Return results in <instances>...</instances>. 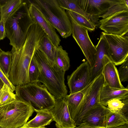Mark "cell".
<instances>
[{
	"mask_svg": "<svg viewBox=\"0 0 128 128\" xmlns=\"http://www.w3.org/2000/svg\"><path fill=\"white\" fill-rule=\"evenodd\" d=\"M44 33L42 28L35 23L30 28L22 46L18 50L12 47L8 79L14 86L30 83L28 70L30 63Z\"/></svg>",
	"mask_w": 128,
	"mask_h": 128,
	"instance_id": "1",
	"label": "cell"
},
{
	"mask_svg": "<svg viewBox=\"0 0 128 128\" xmlns=\"http://www.w3.org/2000/svg\"><path fill=\"white\" fill-rule=\"evenodd\" d=\"M33 56L40 68L38 82L43 83L55 99L64 98L68 93L64 82L65 72L52 65L46 56L38 49Z\"/></svg>",
	"mask_w": 128,
	"mask_h": 128,
	"instance_id": "2",
	"label": "cell"
},
{
	"mask_svg": "<svg viewBox=\"0 0 128 128\" xmlns=\"http://www.w3.org/2000/svg\"><path fill=\"white\" fill-rule=\"evenodd\" d=\"M34 23L28 6L23 2L5 23L6 36L10 40V44L16 50L19 49L25 41L30 28Z\"/></svg>",
	"mask_w": 128,
	"mask_h": 128,
	"instance_id": "3",
	"label": "cell"
},
{
	"mask_svg": "<svg viewBox=\"0 0 128 128\" xmlns=\"http://www.w3.org/2000/svg\"><path fill=\"white\" fill-rule=\"evenodd\" d=\"M56 28L63 38L72 34L71 22L65 10L56 0H31L28 1Z\"/></svg>",
	"mask_w": 128,
	"mask_h": 128,
	"instance_id": "4",
	"label": "cell"
},
{
	"mask_svg": "<svg viewBox=\"0 0 128 128\" xmlns=\"http://www.w3.org/2000/svg\"><path fill=\"white\" fill-rule=\"evenodd\" d=\"M38 82L16 86V96L30 105L34 112L50 111L54 106L56 99L44 85Z\"/></svg>",
	"mask_w": 128,
	"mask_h": 128,
	"instance_id": "5",
	"label": "cell"
},
{
	"mask_svg": "<svg viewBox=\"0 0 128 128\" xmlns=\"http://www.w3.org/2000/svg\"><path fill=\"white\" fill-rule=\"evenodd\" d=\"M34 112L30 105L16 97L14 100L0 105V126L20 128L27 122Z\"/></svg>",
	"mask_w": 128,
	"mask_h": 128,
	"instance_id": "6",
	"label": "cell"
},
{
	"mask_svg": "<svg viewBox=\"0 0 128 128\" xmlns=\"http://www.w3.org/2000/svg\"><path fill=\"white\" fill-rule=\"evenodd\" d=\"M66 12L72 24V37L82 50L91 68L95 63L97 51L89 36L88 30L79 25L67 10Z\"/></svg>",
	"mask_w": 128,
	"mask_h": 128,
	"instance_id": "7",
	"label": "cell"
},
{
	"mask_svg": "<svg viewBox=\"0 0 128 128\" xmlns=\"http://www.w3.org/2000/svg\"><path fill=\"white\" fill-rule=\"evenodd\" d=\"M104 83V80L102 74L93 81L74 116L73 120L76 126L80 125L83 117L89 110L100 104V93Z\"/></svg>",
	"mask_w": 128,
	"mask_h": 128,
	"instance_id": "8",
	"label": "cell"
},
{
	"mask_svg": "<svg viewBox=\"0 0 128 128\" xmlns=\"http://www.w3.org/2000/svg\"><path fill=\"white\" fill-rule=\"evenodd\" d=\"M102 33L108 44V56L109 59L115 65L122 64L128 59V36Z\"/></svg>",
	"mask_w": 128,
	"mask_h": 128,
	"instance_id": "9",
	"label": "cell"
},
{
	"mask_svg": "<svg viewBox=\"0 0 128 128\" xmlns=\"http://www.w3.org/2000/svg\"><path fill=\"white\" fill-rule=\"evenodd\" d=\"M100 28L108 34L128 36V10L116 12L100 20Z\"/></svg>",
	"mask_w": 128,
	"mask_h": 128,
	"instance_id": "10",
	"label": "cell"
},
{
	"mask_svg": "<svg viewBox=\"0 0 128 128\" xmlns=\"http://www.w3.org/2000/svg\"><path fill=\"white\" fill-rule=\"evenodd\" d=\"M91 68L87 61L84 62L67 76L70 94L79 92L90 83Z\"/></svg>",
	"mask_w": 128,
	"mask_h": 128,
	"instance_id": "11",
	"label": "cell"
},
{
	"mask_svg": "<svg viewBox=\"0 0 128 128\" xmlns=\"http://www.w3.org/2000/svg\"><path fill=\"white\" fill-rule=\"evenodd\" d=\"M101 104L94 106L84 114L77 127L78 128H105V119L110 111Z\"/></svg>",
	"mask_w": 128,
	"mask_h": 128,
	"instance_id": "12",
	"label": "cell"
},
{
	"mask_svg": "<svg viewBox=\"0 0 128 128\" xmlns=\"http://www.w3.org/2000/svg\"><path fill=\"white\" fill-rule=\"evenodd\" d=\"M50 112L56 122L57 128H75L76 126L71 118L67 102L64 98L56 99L54 106Z\"/></svg>",
	"mask_w": 128,
	"mask_h": 128,
	"instance_id": "13",
	"label": "cell"
},
{
	"mask_svg": "<svg viewBox=\"0 0 128 128\" xmlns=\"http://www.w3.org/2000/svg\"><path fill=\"white\" fill-rule=\"evenodd\" d=\"M80 7L86 13L98 17L116 4L124 3V0H76Z\"/></svg>",
	"mask_w": 128,
	"mask_h": 128,
	"instance_id": "14",
	"label": "cell"
},
{
	"mask_svg": "<svg viewBox=\"0 0 128 128\" xmlns=\"http://www.w3.org/2000/svg\"><path fill=\"white\" fill-rule=\"evenodd\" d=\"M95 47L97 53L94 65L91 69L90 83L102 74L105 64V56H108V44L102 33Z\"/></svg>",
	"mask_w": 128,
	"mask_h": 128,
	"instance_id": "15",
	"label": "cell"
},
{
	"mask_svg": "<svg viewBox=\"0 0 128 128\" xmlns=\"http://www.w3.org/2000/svg\"><path fill=\"white\" fill-rule=\"evenodd\" d=\"M28 10L34 23H37L42 28L56 47L58 46L61 40L54 27L38 10L30 4L28 6Z\"/></svg>",
	"mask_w": 128,
	"mask_h": 128,
	"instance_id": "16",
	"label": "cell"
},
{
	"mask_svg": "<svg viewBox=\"0 0 128 128\" xmlns=\"http://www.w3.org/2000/svg\"><path fill=\"white\" fill-rule=\"evenodd\" d=\"M105 64L102 72L104 83L114 88H125L120 81L118 70L114 64L111 62L108 56H105Z\"/></svg>",
	"mask_w": 128,
	"mask_h": 128,
	"instance_id": "17",
	"label": "cell"
},
{
	"mask_svg": "<svg viewBox=\"0 0 128 128\" xmlns=\"http://www.w3.org/2000/svg\"><path fill=\"white\" fill-rule=\"evenodd\" d=\"M128 95V88L119 89L111 88L104 83L100 96V104L106 106L110 100Z\"/></svg>",
	"mask_w": 128,
	"mask_h": 128,
	"instance_id": "18",
	"label": "cell"
},
{
	"mask_svg": "<svg viewBox=\"0 0 128 128\" xmlns=\"http://www.w3.org/2000/svg\"><path fill=\"white\" fill-rule=\"evenodd\" d=\"M93 81L82 90L74 93L70 94L69 95L67 94L64 98L67 102L70 116L73 120L78 108Z\"/></svg>",
	"mask_w": 128,
	"mask_h": 128,
	"instance_id": "19",
	"label": "cell"
},
{
	"mask_svg": "<svg viewBox=\"0 0 128 128\" xmlns=\"http://www.w3.org/2000/svg\"><path fill=\"white\" fill-rule=\"evenodd\" d=\"M36 112L35 117L22 126L32 128L45 127L53 121V117L49 110H42Z\"/></svg>",
	"mask_w": 128,
	"mask_h": 128,
	"instance_id": "20",
	"label": "cell"
},
{
	"mask_svg": "<svg viewBox=\"0 0 128 128\" xmlns=\"http://www.w3.org/2000/svg\"><path fill=\"white\" fill-rule=\"evenodd\" d=\"M60 6L66 10L73 11L86 18L96 26L98 17L93 16L86 12L78 5L76 0H57Z\"/></svg>",
	"mask_w": 128,
	"mask_h": 128,
	"instance_id": "21",
	"label": "cell"
},
{
	"mask_svg": "<svg viewBox=\"0 0 128 128\" xmlns=\"http://www.w3.org/2000/svg\"><path fill=\"white\" fill-rule=\"evenodd\" d=\"M106 107L110 111L120 113L128 120V95L109 100Z\"/></svg>",
	"mask_w": 128,
	"mask_h": 128,
	"instance_id": "22",
	"label": "cell"
},
{
	"mask_svg": "<svg viewBox=\"0 0 128 128\" xmlns=\"http://www.w3.org/2000/svg\"><path fill=\"white\" fill-rule=\"evenodd\" d=\"M56 48L45 33L40 42L38 49L46 56L53 66H54V58Z\"/></svg>",
	"mask_w": 128,
	"mask_h": 128,
	"instance_id": "23",
	"label": "cell"
},
{
	"mask_svg": "<svg viewBox=\"0 0 128 128\" xmlns=\"http://www.w3.org/2000/svg\"><path fill=\"white\" fill-rule=\"evenodd\" d=\"M55 66L58 70L65 72L70 67L68 53L61 46L56 48L54 58Z\"/></svg>",
	"mask_w": 128,
	"mask_h": 128,
	"instance_id": "24",
	"label": "cell"
},
{
	"mask_svg": "<svg viewBox=\"0 0 128 128\" xmlns=\"http://www.w3.org/2000/svg\"><path fill=\"white\" fill-rule=\"evenodd\" d=\"M128 124V120L120 113L110 110L105 119V128H113Z\"/></svg>",
	"mask_w": 128,
	"mask_h": 128,
	"instance_id": "25",
	"label": "cell"
},
{
	"mask_svg": "<svg viewBox=\"0 0 128 128\" xmlns=\"http://www.w3.org/2000/svg\"><path fill=\"white\" fill-rule=\"evenodd\" d=\"M23 2L22 0H6L5 2L0 6V20L6 23L10 16Z\"/></svg>",
	"mask_w": 128,
	"mask_h": 128,
	"instance_id": "26",
	"label": "cell"
},
{
	"mask_svg": "<svg viewBox=\"0 0 128 128\" xmlns=\"http://www.w3.org/2000/svg\"><path fill=\"white\" fill-rule=\"evenodd\" d=\"M12 62L11 51L5 52L0 49V67L8 78Z\"/></svg>",
	"mask_w": 128,
	"mask_h": 128,
	"instance_id": "27",
	"label": "cell"
},
{
	"mask_svg": "<svg viewBox=\"0 0 128 128\" xmlns=\"http://www.w3.org/2000/svg\"><path fill=\"white\" fill-rule=\"evenodd\" d=\"M67 10L79 25L86 28L90 31L94 30L96 26L92 22L77 13L72 11Z\"/></svg>",
	"mask_w": 128,
	"mask_h": 128,
	"instance_id": "28",
	"label": "cell"
},
{
	"mask_svg": "<svg viewBox=\"0 0 128 128\" xmlns=\"http://www.w3.org/2000/svg\"><path fill=\"white\" fill-rule=\"evenodd\" d=\"M16 98L15 94L7 85L4 84L0 90V105L10 102L14 100Z\"/></svg>",
	"mask_w": 128,
	"mask_h": 128,
	"instance_id": "29",
	"label": "cell"
},
{
	"mask_svg": "<svg viewBox=\"0 0 128 128\" xmlns=\"http://www.w3.org/2000/svg\"><path fill=\"white\" fill-rule=\"evenodd\" d=\"M40 71L39 66L33 56L30 63L28 70L30 83H35L38 82V80Z\"/></svg>",
	"mask_w": 128,
	"mask_h": 128,
	"instance_id": "30",
	"label": "cell"
},
{
	"mask_svg": "<svg viewBox=\"0 0 128 128\" xmlns=\"http://www.w3.org/2000/svg\"><path fill=\"white\" fill-rule=\"evenodd\" d=\"M118 74L121 82L128 81V59L124 62L119 68Z\"/></svg>",
	"mask_w": 128,
	"mask_h": 128,
	"instance_id": "31",
	"label": "cell"
},
{
	"mask_svg": "<svg viewBox=\"0 0 128 128\" xmlns=\"http://www.w3.org/2000/svg\"><path fill=\"white\" fill-rule=\"evenodd\" d=\"M126 10H128V7L124 2V3L118 4L113 6L105 14L98 16V18H102V19L116 12Z\"/></svg>",
	"mask_w": 128,
	"mask_h": 128,
	"instance_id": "32",
	"label": "cell"
},
{
	"mask_svg": "<svg viewBox=\"0 0 128 128\" xmlns=\"http://www.w3.org/2000/svg\"><path fill=\"white\" fill-rule=\"evenodd\" d=\"M0 78L4 83L7 85L12 91L13 92L16 90L15 86H14L8 78L6 76L0 67Z\"/></svg>",
	"mask_w": 128,
	"mask_h": 128,
	"instance_id": "33",
	"label": "cell"
},
{
	"mask_svg": "<svg viewBox=\"0 0 128 128\" xmlns=\"http://www.w3.org/2000/svg\"><path fill=\"white\" fill-rule=\"evenodd\" d=\"M5 23L0 20V40H3L6 36L5 29Z\"/></svg>",
	"mask_w": 128,
	"mask_h": 128,
	"instance_id": "34",
	"label": "cell"
},
{
	"mask_svg": "<svg viewBox=\"0 0 128 128\" xmlns=\"http://www.w3.org/2000/svg\"><path fill=\"white\" fill-rule=\"evenodd\" d=\"M113 128H128V124H126L124 125Z\"/></svg>",
	"mask_w": 128,
	"mask_h": 128,
	"instance_id": "35",
	"label": "cell"
},
{
	"mask_svg": "<svg viewBox=\"0 0 128 128\" xmlns=\"http://www.w3.org/2000/svg\"><path fill=\"white\" fill-rule=\"evenodd\" d=\"M4 83L0 78V90L3 87Z\"/></svg>",
	"mask_w": 128,
	"mask_h": 128,
	"instance_id": "36",
	"label": "cell"
},
{
	"mask_svg": "<svg viewBox=\"0 0 128 128\" xmlns=\"http://www.w3.org/2000/svg\"><path fill=\"white\" fill-rule=\"evenodd\" d=\"M124 0L125 4L128 7V0Z\"/></svg>",
	"mask_w": 128,
	"mask_h": 128,
	"instance_id": "37",
	"label": "cell"
},
{
	"mask_svg": "<svg viewBox=\"0 0 128 128\" xmlns=\"http://www.w3.org/2000/svg\"><path fill=\"white\" fill-rule=\"evenodd\" d=\"M20 128H24L22 126Z\"/></svg>",
	"mask_w": 128,
	"mask_h": 128,
	"instance_id": "38",
	"label": "cell"
},
{
	"mask_svg": "<svg viewBox=\"0 0 128 128\" xmlns=\"http://www.w3.org/2000/svg\"><path fill=\"white\" fill-rule=\"evenodd\" d=\"M45 128V127H43V128Z\"/></svg>",
	"mask_w": 128,
	"mask_h": 128,
	"instance_id": "39",
	"label": "cell"
},
{
	"mask_svg": "<svg viewBox=\"0 0 128 128\" xmlns=\"http://www.w3.org/2000/svg\"><path fill=\"white\" fill-rule=\"evenodd\" d=\"M0 128H3L2 127L0 126Z\"/></svg>",
	"mask_w": 128,
	"mask_h": 128,
	"instance_id": "40",
	"label": "cell"
},
{
	"mask_svg": "<svg viewBox=\"0 0 128 128\" xmlns=\"http://www.w3.org/2000/svg\"></svg>",
	"mask_w": 128,
	"mask_h": 128,
	"instance_id": "41",
	"label": "cell"
},
{
	"mask_svg": "<svg viewBox=\"0 0 128 128\" xmlns=\"http://www.w3.org/2000/svg\"><path fill=\"white\" fill-rule=\"evenodd\" d=\"M75 128H78L77 127H76Z\"/></svg>",
	"mask_w": 128,
	"mask_h": 128,
	"instance_id": "42",
	"label": "cell"
},
{
	"mask_svg": "<svg viewBox=\"0 0 128 128\" xmlns=\"http://www.w3.org/2000/svg\"></svg>",
	"mask_w": 128,
	"mask_h": 128,
	"instance_id": "43",
	"label": "cell"
}]
</instances>
